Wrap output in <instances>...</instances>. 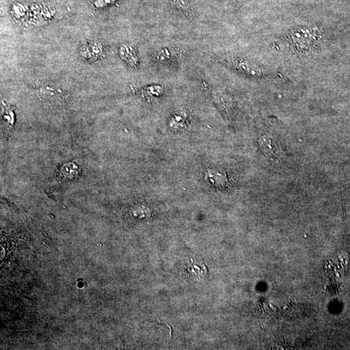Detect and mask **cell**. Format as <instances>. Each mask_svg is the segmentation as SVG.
Returning <instances> with one entry per match:
<instances>
[{
	"label": "cell",
	"mask_w": 350,
	"mask_h": 350,
	"mask_svg": "<svg viewBox=\"0 0 350 350\" xmlns=\"http://www.w3.org/2000/svg\"><path fill=\"white\" fill-rule=\"evenodd\" d=\"M120 56L129 66L136 68L139 65L137 51L133 45L124 44L120 47Z\"/></svg>",
	"instance_id": "3957f363"
},
{
	"label": "cell",
	"mask_w": 350,
	"mask_h": 350,
	"mask_svg": "<svg viewBox=\"0 0 350 350\" xmlns=\"http://www.w3.org/2000/svg\"><path fill=\"white\" fill-rule=\"evenodd\" d=\"M178 6L184 8L186 7V2L184 0H174Z\"/></svg>",
	"instance_id": "52a82bcc"
},
{
	"label": "cell",
	"mask_w": 350,
	"mask_h": 350,
	"mask_svg": "<svg viewBox=\"0 0 350 350\" xmlns=\"http://www.w3.org/2000/svg\"><path fill=\"white\" fill-rule=\"evenodd\" d=\"M232 63L237 70L241 71L244 74L253 77H260L265 74V71L263 68L258 64L249 60H246L245 58H235Z\"/></svg>",
	"instance_id": "7a4b0ae2"
},
{
	"label": "cell",
	"mask_w": 350,
	"mask_h": 350,
	"mask_svg": "<svg viewBox=\"0 0 350 350\" xmlns=\"http://www.w3.org/2000/svg\"><path fill=\"white\" fill-rule=\"evenodd\" d=\"M321 38V32L318 28L300 27L291 30L288 42L294 50L306 53L315 48Z\"/></svg>",
	"instance_id": "6da1fadb"
},
{
	"label": "cell",
	"mask_w": 350,
	"mask_h": 350,
	"mask_svg": "<svg viewBox=\"0 0 350 350\" xmlns=\"http://www.w3.org/2000/svg\"><path fill=\"white\" fill-rule=\"evenodd\" d=\"M213 97L215 103L219 106L222 111L225 112L227 115L230 114L233 109V101L228 95L223 92L216 91L213 93Z\"/></svg>",
	"instance_id": "5b68a950"
},
{
	"label": "cell",
	"mask_w": 350,
	"mask_h": 350,
	"mask_svg": "<svg viewBox=\"0 0 350 350\" xmlns=\"http://www.w3.org/2000/svg\"><path fill=\"white\" fill-rule=\"evenodd\" d=\"M259 146L262 152L270 157H276L278 151L277 144L275 140L267 136H263L259 139Z\"/></svg>",
	"instance_id": "277c9868"
},
{
	"label": "cell",
	"mask_w": 350,
	"mask_h": 350,
	"mask_svg": "<svg viewBox=\"0 0 350 350\" xmlns=\"http://www.w3.org/2000/svg\"><path fill=\"white\" fill-rule=\"evenodd\" d=\"M79 173V168L76 164L73 163L64 164L60 169V178L65 181L74 180L77 178Z\"/></svg>",
	"instance_id": "8992f818"
}]
</instances>
